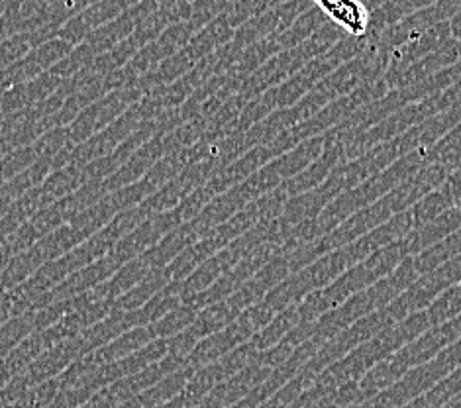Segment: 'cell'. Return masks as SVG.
Instances as JSON below:
<instances>
[{
  "label": "cell",
  "instance_id": "cell-1",
  "mask_svg": "<svg viewBox=\"0 0 461 408\" xmlns=\"http://www.w3.org/2000/svg\"><path fill=\"white\" fill-rule=\"evenodd\" d=\"M312 3L351 36H364L369 28V10L364 0H312Z\"/></svg>",
  "mask_w": 461,
  "mask_h": 408
}]
</instances>
